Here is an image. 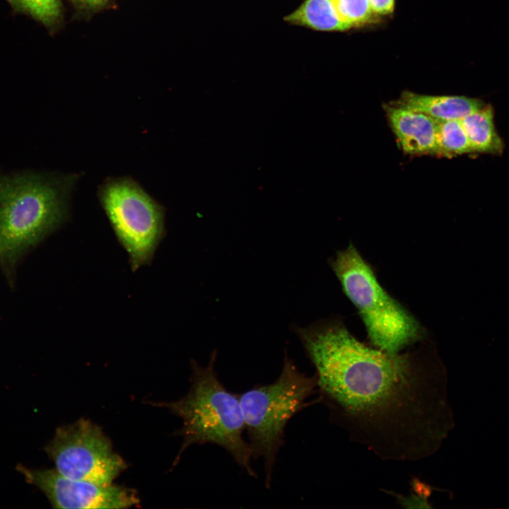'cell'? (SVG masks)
<instances>
[{
	"instance_id": "obj_1",
	"label": "cell",
	"mask_w": 509,
	"mask_h": 509,
	"mask_svg": "<svg viewBox=\"0 0 509 509\" xmlns=\"http://www.w3.org/2000/svg\"><path fill=\"white\" fill-rule=\"evenodd\" d=\"M291 329L315 368L319 402L351 440L395 461L440 448L455 421L447 372L435 356L371 348L334 319Z\"/></svg>"
},
{
	"instance_id": "obj_2",
	"label": "cell",
	"mask_w": 509,
	"mask_h": 509,
	"mask_svg": "<svg viewBox=\"0 0 509 509\" xmlns=\"http://www.w3.org/2000/svg\"><path fill=\"white\" fill-rule=\"evenodd\" d=\"M75 175L0 174V267L12 282L18 262L68 216Z\"/></svg>"
},
{
	"instance_id": "obj_3",
	"label": "cell",
	"mask_w": 509,
	"mask_h": 509,
	"mask_svg": "<svg viewBox=\"0 0 509 509\" xmlns=\"http://www.w3.org/2000/svg\"><path fill=\"white\" fill-rule=\"evenodd\" d=\"M217 351L206 366L192 361L190 388L183 397L163 406L182 421V444L176 460L190 445L210 443L223 448L250 476L257 474L251 465V451L243 438L245 430L238 394L228 391L215 370Z\"/></svg>"
},
{
	"instance_id": "obj_4",
	"label": "cell",
	"mask_w": 509,
	"mask_h": 509,
	"mask_svg": "<svg viewBox=\"0 0 509 509\" xmlns=\"http://www.w3.org/2000/svg\"><path fill=\"white\" fill-rule=\"evenodd\" d=\"M316 390L315 375L300 372L285 351L283 367L275 381L255 385L238 394L252 458L263 460L267 488L271 485L286 425L312 404L307 400Z\"/></svg>"
},
{
	"instance_id": "obj_5",
	"label": "cell",
	"mask_w": 509,
	"mask_h": 509,
	"mask_svg": "<svg viewBox=\"0 0 509 509\" xmlns=\"http://www.w3.org/2000/svg\"><path fill=\"white\" fill-rule=\"evenodd\" d=\"M329 264L358 310L375 348L396 353L423 337L420 323L384 290L352 244L337 252Z\"/></svg>"
},
{
	"instance_id": "obj_6",
	"label": "cell",
	"mask_w": 509,
	"mask_h": 509,
	"mask_svg": "<svg viewBox=\"0 0 509 509\" xmlns=\"http://www.w3.org/2000/svg\"><path fill=\"white\" fill-rule=\"evenodd\" d=\"M98 197L131 270L148 264L164 235L163 206L127 177L108 179Z\"/></svg>"
},
{
	"instance_id": "obj_7",
	"label": "cell",
	"mask_w": 509,
	"mask_h": 509,
	"mask_svg": "<svg viewBox=\"0 0 509 509\" xmlns=\"http://www.w3.org/2000/svg\"><path fill=\"white\" fill-rule=\"evenodd\" d=\"M45 451L55 469L73 479L111 484L127 468L100 428L86 419L58 427Z\"/></svg>"
},
{
	"instance_id": "obj_8",
	"label": "cell",
	"mask_w": 509,
	"mask_h": 509,
	"mask_svg": "<svg viewBox=\"0 0 509 509\" xmlns=\"http://www.w3.org/2000/svg\"><path fill=\"white\" fill-rule=\"evenodd\" d=\"M16 469L28 483L44 493L54 508H127L139 503L136 492L124 486L70 479L55 469L21 464Z\"/></svg>"
},
{
	"instance_id": "obj_9",
	"label": "cell",
	"mask_w": 509,
	"mask_h": 509,
	"mask_svg": "<svg viewBox=\"0 0 509 509\" xmlns=\"http://www.w3.org/2000/svg\"><path fill=\"white\" fill-rule=\"evenodd\" d=\"M390 127L403 151L437 155V120L396 103L385 106Z\"/></svg>"
},
{
	"instance_id": "obj_10",
	"label": "cell",
	"mask_w": 509,
	"mask_h": 509,
	"mask_svg": "<svg viewBox=\"0 0 509 509\" xmlns=\"http://www.w3.org/2000/svg\"><path fill=\"white\" fill-rule=\"evenodd\" d=\"M394 103L422 112L438 121L461 119L484 103L460 95H429L404 92Z\"/></svg>"
},
{
	"instance_id": "obj_11",
	"label": "cell",
	"mask_w": 509,
	"mask_h": 509,
	"mask_svg": "<svg viewBox=\"0 0 509 509\" xmlns=\"http://www.w3.org/2000/svg\"><path fill=\"white\" fill-rule=\"evenodd\" d=\"M473 153L499 154L503 144L494 125L491 105L484 104L462 118Z\"/></svg>"
},
{
	"instance_id": "obj_12",
	"label": "cell",
	"mask_w": 509,
	"mask_h": 509,
	"mask_svg": "<svg viewBox=\"0 0 509 509\" xmlns=\"http://www.w3.org/2000/svg\"><path fill=\"white\" fill-rule=\"evenodd\" d=\"M286 22L316 30H345L350 28L340 18L333 0H305Z\"/></svg>"
},
{
	"instance_id": "obj_13",
	"label": "cell",
	"mask_w": 509,
	"mask_h": 509,
	"mask_svg": "<svg viewBox=\"0 0 509 509\" xmlns=\"http://www.w3.org/2000/svg\"><path fill=\"white\" fill-rule=\"evenodd\" d=\"M437 155L453 157L473 153L460 119L437 120Z\"/></svg>"
},
{
	"instance_id": "obj_14",
	"label": "cell",
	"mask_w": 509,
	"mask_h": 509,
	"mask_svg": "<svg viewBox=\"0 0 509 509\" xmlns=\"http://www.w3.org/2000/svg\"><path fill=\"white\" fill-rule=\"evenodd\" d=\"M17 12L25 14L45 26L51 27L62 16L60 0H5Z\"/></svg>"
},
{
	"instance_id": "obj_15",
	"label": "cell",
	"mask_w": 509,
	"mask_h": 509,
	"mask_svg": "<svg viewBox=\"0 0 509 509\" xmlns=\"http://www.w3.org/2000/svg\"><path fill=\"white\" fill-rule=\"evenodd\" d=\"M337 11L350 28L369 22L373 16L368 0H333Z\"/></svg>"
},
{
	"instance_id": "obj_16",
	"label": "cell",
	"mask_w": 509,
	"mask_h": 509,
	"mask_svg": "<svg viewBox=\"0 0 509 509\" xmlns=\"http://www.w3.org/2000/svg\"><path fill=\"white\" fill-rule=\"evenodd\" d=\"M374 14L387 15L393 11L394 0H368Z\"/></svg>"
},
{
	"instance_id": "obj_17",
	"label": "cell",
	"mask_w": 509,
	"mask_h": 509,
	"mask_svg": "<svg viewBox=\"0 0 509 509\" xmlns=\"http://www.w3.org/2000/svg\"><path fill=\"white\" fill-rule=\"evenodd\" d=\"M81 3L88 8H96L101 7L110 0H79Z\"/></svg>"
}]
</instances>
